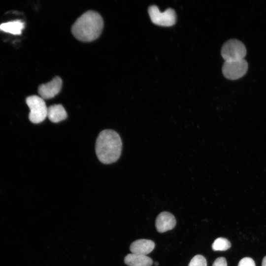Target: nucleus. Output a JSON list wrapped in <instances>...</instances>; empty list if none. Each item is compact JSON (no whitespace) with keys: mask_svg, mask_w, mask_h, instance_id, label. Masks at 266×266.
<instances>
[{"mask_svg":"<svg viewBox=\"0 0 266 266\" xmlns=\"http://www.w3.org/2000/svg\"><path fill=\"white\" fill-rule=\"evenodd\" d=\"M103 27V21L100 15L94 11L83 14L74 22L71 28L74 36L81 41L89 42L98 38Z\"/></svg>","mask_w":266,"mask_h":266,"instance_id":"1","label":"nucleus"},{"mask_svg":"<svg viewBox=\"0 0 266 266\" xmlns=\"http://www.w3.org/2000/svg\"><path fill=\"white\" fill-rule=\"evenodd\" d=\"M122 149V140L115 131L104 130L99 133L96 142V153L100 162L110 164L116 162Z\"/></svg>","mask_w":266,"mask_h":266,"instance_id":"2","label":"nucleus"},{"mask_svg":"<svg viewBox=\"0 0 266 266\" xmlns=\"http://www.w3.org/2000/svg\"><path fill=\"white\" fill-rule=\"evenodd\" d=\"M26 103L30 108V121L34 124L43 122L47 116V110L44 100L40 97L33 95L27 98Z\"/></svg>","mask_w":266,"mask_h":266,"instance_id":"3","label":"nucleus"},{"mask_svg":"<svg viewBox=\"0 0 266 266\" xmlns=\"http://www.w3.org/2000/svg\"><path fill=\"white\" fill-rule=\"evenodd\" d=\"M221 53L225 61L243 59L246 54L244 44L237 39H230L223 45Z\"/></svg>","mask_w":266,"mask_h":266,"instance_id":"4","label":"nucleus"},{"mask_svg":"<svg viewBox=\"0 0 266 266\" xmlns=\"http://www.w3.org/2000/svg\"><path fill=\"white\" fill-rule=\"evenodd\" d=\"M148 13L151 21L155 24L165 27L173 25L176 20L175 11L170 8L161 12L155 5H152L148 8Z\"/></svg>","mask_w":266,"mask_h":266,"instance_id":"5","label":"nucleus"},{"mask_svg":"<svg viewBox=\"0 0 266 266\" xmlns=\"http://www.w3.org/2000/svg\"><path fill=\"white\" fill-rule=\"evenodd\" d=\"M247 69L248 63L244 59L225 61L222 66V73L226 78L235 80L242 77Z\"/></svg>","mask_w":266,"mask_h":266,"instance_id":"6","label":"nucleus"},{"mask_svg":"<svg viewBox=\"0 0 266 266\" xmlns=\"http://www.w3.org/2000/svg\"><path fill=\"white\" fill-rule=\"evenodd\" d=\"M62 86V79L59 76H56L49 82L40 85L38 88V92L43 100L50 99L60 92Z\"/></svg>","mask_w":266,"mask_h":266,"instance_id":"7","label":"nucleus"},{"mask_svg":"<svg viewBox=\"0 0 266 266\" xmlns=\"http://www.w3.org/2000/svg\"><path fill=\"white\" fill-rule=\"evenodd\" d=\"M176 224V221L174 216L171 213L166 211L160 213L155 221L157 231L161 233L172 230L175 227Z\"/></svg>","mask_w":266,"mask_h":266,"instance_id":"8","label":"nucleus"},{"mask_svg":"<svg viewBox=\"0 0 266 266\" xmlns=\"http://www.w3.org/2000/svg\"><path fill=\"white\" fill-rule=\"evenodd\" d=\"M155 247V243L151 240L137 239L132 243L130 249L132 253L146 255L151 252Z\"/></svg>","mask_w":266,"mask_h":266,"instance_id":"9","label":"nucleus"},{"mask_svg":"<svg viewBox=\"0 0 266 266\" xmlns=\"http://www.w3.org/2000/svg\"><path fill=\"white\" fill-rule=\"evenodd\" d=\"M124 263L128 266H151L153 261L146 255L131 253L125 257Z\"/></svg>","mask_w":266,"mask_h":266,"instance_id":"10","label":"nucleus"},{"mask_svg":"<svg viewBox=\"0 0 266 266\" xmlns=\"http://www.w3.org/2000/svg\"><path fill=\"white\" fill-rule=\"evenodd\" d=\"M67 113L61 104H54L48 107L47 116L53 123H58L67 118Z\"/></svg>","mask_w":266,"mask_h":266,"instance_id":"11","label":"nucleus"},{"mask_svg":"<svg viewBox=\"0 0 266 266\" xmlns=\"http://www.w3.org/2000/svg\"><path fill=\"white\" fill-rule=\"evenodd\" d=\"M24 26L23 22L16 20L2 23L0 25V30L13 34H20Z\"/></svg>","mask_w":266,"mask_h":266,"instance_id":"12","label":"nucleus"},{"mask_svg":"<svg viewBox=\"0 0 266 266\" xmlns=\"http://www.w3.org/2000/svg\"><path fill=\"white\" fill-rule=\"evenodd\" d=\"M231 247V242L224 237L217 238L212 244V248L214 251H226Z\"/></svg>","mask_w":266,"mask_h":266,"instance_id":"13","label":"nucleus"},{"mask_svg":"<svg viewBox=\"0 0 266 266\" xmlns=\"http://www.w3.org/2000/svg\"><path fill=\"white\" fill-rule=\"evenodd\" d=\"M188 266H207L206 260L203 256L197 255L192 259Z\"/></svg>","mask_w":266,"mask_h":266,"instance_id":"14","label":"nucleus"},{"mask_svg":"<svg viewBox=\"0 0 266 266\" xmlns=\"http://www.w3.org/2000/svg\"><path fill=\"white\" fill-rule=\"evenodd\" d=\"M237 266H256L254 261L250 257H244L241 259Z\"/></svg>","mask_w":266,"mask_h":266,"instance_id":"15","label":"nucleus"},{"mask_svg":"<svg viewBox=\"0 0 266 266\" xmlns=\"http://www.w3.org/2000/svg\"><path fill=\"white\" fill-rule=\"evenodd\" d=\"M212 266H227V261L224 257H219L214 261Z\"/></svg>","mask_w":266,"mask_h":266,"instance_id":"16","label":"nucleus"},{"mask_svg":"<svg viewBox=\"0 0 266 266\" xmlns=\"http://www.w3.org/2000/svg\"><path fill=\"white\" fill-rule=\"evenodd\" d=\"M262 266H266V256L263 259Z\"/></svg>","mask_w":266,"mask_h":266,"instance_id":"17","label":"nucleus"},{"mask_svg":"<svg viewBox=\"0 0 266 266\" xmlns=\"http://www.w3.org/2000/svg\"><path fill=\"white\" fill-rule=\"evenodd\" d=\"M154 265H155V266H157L159 265V263H158V262H155V263H154Z\"/></svg>","mask_w":266,"mask_h":266,"instance_id":"18","label":"nucleus"}]
</instances>
